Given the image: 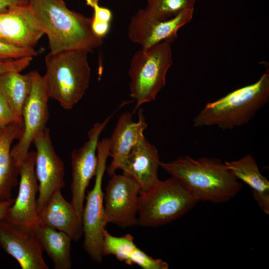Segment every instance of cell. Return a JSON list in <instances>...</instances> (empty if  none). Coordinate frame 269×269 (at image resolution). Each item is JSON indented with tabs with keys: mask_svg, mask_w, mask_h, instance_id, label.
I'll use <instances>...</instances> for the list:
<instances>
[{
	"mask_svg": "<svg viewBox=\"0 0 269 269\" xmlns=\"http://www.w3.org/2000/svg\"><path fill=\"white\" fill-rule=\"evenodd\" d=\"M88 53L84 49H69L49 52L45 56L46 73L43 76L48 96L66 110L71 109L89 87Z\"/></svg>",
	"mask_w": 269,
	"mask_h": 269,
	"instance_id": "4",
	"label": "cell"
},
{
	"mask_svg": "<svg viewBox=\"0 0 269 269\" xmlns=\"http://www.w3.org/2000/svg\"><path fill=\"white\" fill-rule=\"evenodd\" d=\"M194 8L183 10L175 17L160 21L151 17L145 9H140L131 18L128 37L142 48L166 41L172 43L177 37L178 30L192 19Z\"/></svg>",
	"mask_w": 269,
	"mask_h": 269,
	"instance_id": "13",
	"label": "cell"
},
{
	"mask_svg": "<svg viewBox=\"0 0 269 269\" xmlns=\"http://www.w3.org/2000/svg\"><path fill=\"white\" fill-rule=\"evenodd\" d=\"M114 113L103 122L95 124L88 132V140L80 147L73 150L71 155V203L82 221L86 189L97 172L98 157L96 151L99 138Z\"/></svg>",
	"mask_w": 269,
	"mask_h": 269,
	"instance_id": "9",
	"label": "cell"
},
{
	"mask_svg": "<svg viewBox=\"0 0 269 269\" xmlns=\"http://www.w3.org/2000/svg\"><path fill=\"white\" fill-rule=\"evenodd\" d=\"M269 99V74L255 83L207 103L193 120L195 127L216 126L230 130L248 123Z\"/></svg>",
	"mask_w": 269,
	"mask_h": 269,
	"instance_id": "3",
	"label": "cell"
},
{
	"mask_svg": "<svg viewBox=\"0 0 269 269\" xmlns=\"http://www.w3.org/2000/svg\"><path fill=\"white\" fill-rule=\"evenodd\" d=\"M103 256L112 255L129 265H136L142 269H167L168 264L148 256L136 246L133 236L127 234L121 237L104 231L102 246Z\"/></svg>",
	"mask_w": 269,
	"mask_h": 269,
	"instance_id": "19",
	"label": "cell"
},
{
	"mask_svg": "<svg viewBox=\"0 0 269 269\" xmlns=\"http://www.w3.org/2000/svg\"><path fill=\"white\" fill-rule=\"evenodd\" d=\"M100 0H85L86 4L93 9L92 27L94 33L103 38L108 33L112 19V13L109 8L99 4Z\"/></svg>",
	"mask_w": 269,
	"mask_h": 269,
	"instance_id": "25",
	"label": "cell"
},
{
	"mask_svg": "<svg viewBox=\"0 0 269 269\" xmlns=\"http://www.w3.org/2000/svg\"><path fill=\"white\" fill-rule=\"evenodd\" d=\"M35 151H29L20 167L17 196L4 220L17 228L32 232L39 225L36 194L38 184L35 171Z\"/></svg>",
	"mask_w": 269,
	"mask_h": 269,
	"instance_id": "12",
	"label": "cell"
},
{
	"mask_svg": "<svg viewBox=\"0 0 269 269\" xmlns=\"http://www.w3.org/2000/svg\"><path fill=\"white\" fill-rule=\"evenodd\" d=\"M40 223L61 231L73 241L83 235L82 221L71 202L63 197L61 190L55 191L38 214Z\"/></svg>",
	"mask_w": 269,
	"mask_h": 269,
	"instance_id": "18",
	"label": "cell"
},
{
	"mask_svg": "<svg viewBox=\"0 0 269 269\" xmlns=\"http://www.w3.org/2000/svg\"><path fill=\"white\" fill-rule=\"evenodd\" d=\"M14 201V199L12 198L8 200L0 201V221L4 219L8 208L13 203Z\"/></svg>",
	"mask_w": 269,
	"mask_h": 269,
	"instance_id": "30",
	"label": "cell"
},
{
	"mask_svg": "<svg viewBox=\"0 0 269 269\" xmlns=\"http://www.w3.org/2000/svg\"><path fill=\"white\" fill-rule=\"evenodd\" d=\"M44 34L29 3L0 12V41L22 48H34Z\"/></svg>",
	"mask_w": 269,
	"mask_h": 269,
	"instance_id": "14",
	"label": "cell"
},
{
	"mask_svg": "<svg viewBox=\"0 0 269 269\" xmlns=\"http://www.w3.org/2000/svg\"><path fill=\"white\" fill-rule=\"evenodd\" d=\"M32 88L22 112L23 129L18 142L11 148V155L20 167L26 158L35 136L44 130L49 113L48 95L43 76L38 72H31Z\"/></svg>",
	"mask_w": 269,
	"mask_h": 269,
	"instance_id": "8",
	"label": "cell"
},
{
	"mask_svg": "<svg viewBox=\"0 0 269 269\" xmlns=\"http://www.w3.org/2000/svg\"><path fill=\"white\" fill-rule=\"evenodd\" d=\"M23 122H15L0 129V201L12 198V191L18 185L20 169L11 156V146L19 139Z\"/></svg>",
	"mask_w": 269,
	"mask_h": 269,
	"instance_id": "20",
	"label": "cell"
},
{
	"mask_svg": "<svg viewBox=\"0 0 269 269\" xmlns=\"http://www.w3.org/2000/svg\"><path fill=\"white\" fill-rule=\"evenodd\" d=\"M38 52L34 48H22L3 43L0 41V60L34 57Z\"/></svg>",
	"mask_w": 269,
	"mask_h": 269,
	"instance_id": "26",
	"label": "cell"
},
{
	"mask_svg": "<svg viewBox=\"0 0 269 269\" xmlns=\"http://www.w3.org/2000/svg\"><path fill=\"white\" fill-rule=\"evenodd\" d=\"M28 3L29 0H0V12L5 11L13 5L26 4Z\"/></svg>",
	"mask_w": 269,
	"mask_h": 269,
	"instance_id": "29",
	"label": "cell"
},
{
	"mask_svg": "<svg viewBox=\"0 0 269 269\" xmlns=\"http://www.w3.org/2000/svg\"><path fill=\"white\" fill-rule=\"evenodd\" d=\"M43 250L51 259L55 269H70L72 267L71 243L65 233L40 224L32 231Z\"/></svg>",
	"mask_w": 269,
	"mask_h": 269,
	"instance_id": "22",
	"label": "cell"
},
{
	"mask_svg": "<svg viewBox=\"0 0 269 269\" xmlns=\"http://www.w3.org/2000/svg\"><path fill=\"white\" fill-rule=\"evenodd\" d=\"M140 188L137 183L125 173L111 176L104 195L107 223L122 228L137 225Z\"/></svg>",
	"mask_w": 269,
	"mask_h": 269,
	"instance_id": "10",
	"label": "cell"
},
{
	"mask_svg": "<svg viewBox=\"0 0 269 269\" xmlns=\"http://www.w3.org/2000/svg\"><path fill=\"white\" fill-rule=\"evenodd\" d=\"M35 16L48 39L50 52L100 46L103 38L92 27V18L69 9L64 0H29Z\"/></svg>",
	"mask_w": 269,
	"mask_h": 269,
	"instance_id": "1",
	"label": "cell"
},
{
	"mask_svg": "<svg viewBox=\"0 0 269 269\" xmlns=\"http://www.w3.org/2000/svg\"><path fill=\"white\" fill-rule=\"evenodd\" d=\"M31 72L21 74L11 71L0 76V92L5 99L13 113L22 120L24 105L32 88Z\"/></svg>",
	"mask_w": 269,
	"mask_h": 269,
	"instance_id": "23",
	"label": "cell"
},
{
	"mask_svg": "<svg viewBox=\"0 0 269 269\" xmlns=\"http://www.w3.org/2000/svg\"><path fill=\"white\" fill-rule=\"evenodd\" d=\"M15 122H23L12 112L0 92V129Z\"/></svg>",
	"mask_w": 269,
	"mask_h": 269,
	"instance_id": "28",
	"label": "cell"
},
{
	"mask_svg": "<svg viewBox=\"0 0 269 269\" xmlns=\"http://www.w3.org/2000/svg\"><path fill=\"white\" fill-rule=\"evenodd\" d=\"M98 166L93 188L87 192L82 216L83 248L94 262L100 263L104 256L102 246L104 231L107 224L102 190L103 178L109 156V139L99 141L97 144Z\"/></svg>",
	"mask_w": 269,
	"mask_h": 269,
	"instance_id": "7",
	"label": "cell"
},
{
	"mask_svg": "<svg viewBox=\"0 0 269 269\" xmlns=\"http://www.w3.org/2000/svg\"><path fill=\"white\" fill-rule=\"evenodd\" d=\"M226 167L234 177L247 184L253 190L260 207L269 214V182L261 173L255 158L247 154L235 161H225Z\"/></svg>",
	"mask_w": 269,
	"mask_h": 269,
	"instance_id": "21",
	"label": "cell"
},
{
	"mask_svg": "<svg viewBox=\"0 0 269 269\" xmlns=\"http://www.w3.org/2000/svg\"><path fill=\"white\" fill-rule=\"evenodd\" d=\"M147 12L160 21L171 19L181 11L194 8L196 0H146Z\"/></svg>",
	"mask_w": 269,
	"mask_h": 269,
	"instance_id": "24",
	"label": "cell"
},
{
	"mask_svg": "<svg viewBox=\"0 0 269 269\" xmlns=\"http://www.w3.org/2000/svg\"><path fill=\"white\" fill-rule=\"evenodd\" d=\"M160 166L180 180L198 201L226 202L236 196L243 185L219 159L181 157Z\"/></svg>",
	"mask_w": 269,
	"mask_h": 269,
	"instance_id": "2",
	"label": "cell"
},
{
	"mask_svg": "<svg viewBox=\"0 0 269 269\" xmlns=\"http://www.w3.org/2000/svg\"><path fill=\"white\" fill-rule=\"evenodd\" d=\"M32 59V57L26 56L0 60V76L9 72H21L29 66Z\"/></svg>",
	"mask_w": 269,
	"mask_h": 269,
	"instance_id": "27",
	"label": "cell"
},
{
	"mask_svg": "<svg viewBox=\"0 0 269 269\" xmlns=\"http://www.w3.org/2000/svg\"><path fill=\"white\" fill-rule=\"evenodd\" d=\"M199 202L178 179L159 180L150 190L139 194L137 225L154 227L182 216Z\"/></svg>",
	"mask_w": 269,
	"mask_h": 269,
	"instance_id": "5",
	"label": "cell"
},
{
	"mask_svg": "<svg viewBox=\"0 0 269 269\" xmlns=\"http://www.w3.org/2000/svg\"><path fill=\"white\" fill-rule=\"evenodd\" d=\"M138 120L134 122L133 114L124 112L119 117L112 135L109 139V156L112 161L107 169L111 176L118 169L121 161L132 149L145 137L144 130L147 127L143 110L138 109Z\"/></svg>",
	"mask_w": 269,
	"mask_h": 269,
	"instance_id": "17",
	"label": "cell"
},
{
	"mask_svg": "<svg viewBox=\"0 0 269 269\" xmlns=\"http://www.w3.org/2000/svg\"><path fill=\"white\" fill-rule=\"evenodd\" d=\"M0 246L22 269H48L43 250L35 235L3 219L0 221Z\"/></svg>",
	"mask_w": 269,
	"mask_h": 269,
	"instance_id": "15",
	"label": "cell"
},
{
	"mask_svg": "<svg viewBox=\"0 0 269 269\" xmlns=\"http://www.w3.org/2000/svg\"><path fill=\"white\" fill-rule=\"evenodd\" d=\"M35 174L39 183L37 208L38 214L52 195L65 185L64 164L52 144L49 130L46 128L34 137Z\"/></svg>",
	"mask_w": 269,
	"mask_h": 269,
	"instance_id": "11",
	"label": "cell"
},
{
	"mask_svg": "<svg viewBox=\"0 0 269 269\" xmlns=\"http://www.w3.org/2000/svg\"><path fill=\"white\" fill-rule=\"evenodd\" d=\"M160 162L156 147L144 137L121 161L118 169L137 183L142 193L152 189L159 181L157 171Z\"/></svg>",
	"mask_w": 269,
	"mask_h": 269,
	"instance_id": "16",
	"label": "cell"
},
{
	"mask_svg": "<svg viewBox=\"0 0 269 269\" xmlns=\"http://www.w3.org/2000/svg\"><path fill=\"white\" fill-rule=\"evenodd\" d=\"M171 44L164 41L142 48L132 57L129 75L131 96L136 103L134 112L144 103L155 100L165 86L167 72L173 62Z\"/></svg>",
	"mask_w": 269,
	"mask_h": 269,
	"instance_id": "6",
	"label": "cell"
}]
</instances>
